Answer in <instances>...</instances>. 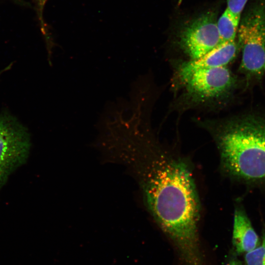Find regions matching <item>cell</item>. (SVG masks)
<instances>
[{"label":"cell","mask_w":265,"mask_h":265,"mask_svg":"<svg viewBox=\"0 0 265 265\" xmlns=\"http://www.w3.org/2000/svg\"><path fill=\"white\" fill-rule=\"evenodd\" d=\"M30 147L27 129L3 110L0 114V191L10 175L26 162Z\"/></svg>","instance_id":"cell-4"},{"label":"cell","mask_w":265,"mask_h":265,"mask_svg":"<svg viewBox=\"0 0 265 265\" xmlns=\"http://www.w3.org/2000/svg\"><path fill=\"white\" fill-rule=\"evenodd\" d=\"M238 47L236 41L221 43L199 58L184 62L178 70L180 79L182 81L198 70L226 66L235 58Z\"/></svg>","instance_id":"cell-7"},{"label":"cell","mask_w":265,"mask_h":265,"mask_svg":"<svg viewBox=\"0 0 265 265\" xmlns=\"http://www.w3.org/2000/svg\"><path fill=\"white\" fill-rule=\"evenodd\" d=\"M223 168L247 184L265 185V120L247 118L231 124L217 139Z\"/></svg>","instance_id":"cell-2"},{"label":"cell","mask_w":265,"mask_h":265,"mask_svg":"<svg viewBox=\"0 0 265 265\" xmlns=\"http://www.w3.org/2000/svg\"><path fill=\"white\" fill-rule=\"evenodd\" d=\"M35 6L38 17L40 22L41 29L46 40L49 39L48 31L46 30L45 23L43 19V11L47 0H33Z\"/></svg>","instance_id":"cell-12"},{"label":"cell","mask_w":265,"mask_h":265,"mask_svg":"<svg viewBox=\"0 0 265 265\" xmlns=\"http://www.w3.org/2000/svg\"><path fill=\"white\" fill-rule=\"evenodd\" d=\"M260 244L245 254V265H265V229Z\"/></svg>","instance_id":"cell-10"},{"label":"cell","mask_w":265,"mask_h":265,"mask_svg":"<svg viewBox=\"0 0 265 265\" xmlns=\"http://www.w3.org/2000/svg\"><path fill=\"white\" fill-rule=\"evenodd\" d=\"M216 12L209 11L190 21L182 28L179 41L184 51L195 59L220 43Z\"/></svg>","instance_id":"cell-5"},{"label":"cell","mask_w":265,"mask_h":265,"mask_svg":"<svg viewBox=\"0 0 265 265\" xmlns=\"http://www.w3.org/2000/svg\"><path fill=\"white\" fill-rule=\"evenodd\" d=\"M182 81L188 91L202 98L216 97L227 91L233 83V78L226 66L197 70Z\"/></svg>","instance_id":"cell-6"},{"label":"cell","mask_w":265,"mask_h":265,"mask_svg":"<svg viewBox=\"0 0 265 265\" xmlns=\"http://www.w3.org/2000/svg\"><path fill=\"white\" fill-rule=\"evenodd\" d=\"M249 0H227L226 8L237 18H241L242 13Z\"/></svg>","instance_id":"cell-11"},{"label":"cell","mask_w":265,"mask_h":265,"mask_svg":"<svg viewBox=\"0 0 265 265\" xmlns=\"http://www.w3.org/2000/svg\"><path fill=\"white\" fill-rule=\"evenodd\" d=\"M240 20L226 8L217 21L220 43L235 41Z\"/></svg>","instance_id":"cell-9"},{"label":"cell","mask_w":265,"mask_h":265,"mask_svg":"<svg viewBox=\"0 0 265 265\" xmlns=\"http://www.w3.org/2000/svg\"><path fill=\"white\" fill-rule=\"evenodd\" d=\"M227 265H241V264L236 260H232Z\"/></svg>","instance_id":"cell-13"},{"label":"cell","mask_w":265,"mask_h":265,"mask_svg":"<svg viewBox=\"0 0 265 265\" xmlns=\"http://www.w3.org/2000/svg\"></svg>","instance_id":"cell-14"},{"label":"cell","mask_w":265,"mask_h":265,"mask_svg":"<svg viewBox=\"0 0 265 265\" xmlns=\"http://www.w3.org/2000/svg\"><path fill=\"white\" fill-rule=\"evenodd\" d=\"M261 240L244 209L237 207L232 234V243L236 252L245 254L257 247Z\"/></svg>","instance_id":"cell-8"},{"label":"cell","mask_w":265,"mask_h":265,"mask_svg":"<svg viewBox=\"0 0 265 265\" xmlns=\"http://www.w3.org/2000/svg\"><path fill=\"white\" fill-rule=\"evenodd\" d=\"M237 37L241 69L247 75H261L265 70V0H254L242 13Z\"/></svg>","instance_id":"cell-3"},{"label":"cell","mask_w":265,"mask_h":265,"mask_svg":"<svg viewBox=\"0 0 265 265\" xmlns=\"http://www.w3.org/2000/svg\"><path fill=\"white\" fill-rule=\"evenodd\" d=\"M125 167L138 183L143 201L186 261H198L200 202L193 175L179 158L137 150Z\"/></svg>","instance_id":"cell-1"}]
</instances>
